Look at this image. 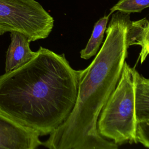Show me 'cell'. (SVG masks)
I'll return each mask as SVG.
<instances>
[{
    "instance_id": "obj_1",
    "label": "cell",
    "mask_w": 149,
    "mask_h": 149,
    "mask_svg": "<svg viewBox=\"0 0 149 149\" xmlns=\"http://www.w3.org/2000/svg\"><path fill=\"white\" fill-rule=\"evenodd\" d=\"M140 27V20L132 22L129 13L116 11L112 15L100 51L87 68L80 70L72 111L42 146L49 149L118 148L99 134L97 121L119 80L129 47L136 44Z\"/></svg>"
},
{
    "instance_id": "obj_2",
    "label": "cell",
    "mask_w": 149,
    "mask_h": 149,
    "mask_svg": "<svg viewBox=\"0 0 149 149\" xmlns=\"http://www.w3.org/2000/svg\"><path fill=\"white\" fill-rule=\"evenodd\" d=\"M80 72L64 54L40 47L27 63L0 75V112L40 136L49 134L75 105Z\"/></svg>"
},
{
    "instance_id": "obj_3",
    "label": "cell",
    "mask_w": 149,
    "mask_h": 149,
    "mask_svg": "<svg viewBox=\"0 0 149 149\" xmlns=\"http://www.w3.org/2000/svg\"><path fill=\"white\" fill-rule=\"evenodd\" d=\"M134 68L125 61L119 80L97 121L99 134L118 146L137 143Z\"/></svg>"
},
{
    "instance_id": "obj_4",
    "label": "cell",
    "mask_w": 149,
    "mask_h": 149,
    "mask_svg": "<svg viewBox=\"0 0 149 149\" xmlns=\"http://www.w3.org/2000/svg\"><path fill=\"white\" fill-rule=\"evenodd\" d=\"M54 23V18L36 0H0V35L18 31L34 41L47 38Z\"/></svg>"
},
{
    "instance_id": "obj_5",
    "label": "cell",
    "mask_w": 149,
    "mask_h": 149,
    "mask_svg": "<svg viewBox=\"0 0 149 149\" xmlns=\"http://www.w3.org/2000/svg\"><path fill=\"white\" fill-rule=\"evenodd\" d=\"M39 134L0 112V149H35L42 146Z\"/></svg>"
},
{
    "instance_id": "obj_6",
    "label": "cell",
    "mask_w": 149,
    "mask_h": 149,
    "mask_svg": "<svg viewBox=\"0 0 149 149\" xmlns=\"http://www.w3.org/2000/svg\"><path fill=\"white\" fill-rule=\"evenodd\" d=\"M10 43L6 52L5 72L15 69L29 61L36 51L30 48V41L23 33L18 31L10 32Z\"/></svg>"
},
{
    "instance_id": "obj_7",
    "label": "cell",
    "mask_w": 149,
    "mask_h": 149,
    "mask_svg": "<svg viewBox=\"0 0 149 149\" xmlns=\"http://www.w3.org/2000/svg\"><path fill=\"white\" fill-rule=\"evenodd\" d=\"M135 115L137 122L149 120V78L134 68Z\"/></svg>"
},
{
    "instance_id": "obj_8",
    "label": "cell",
    "mask_w": 149,
    "mask_h": 149,
    "mask_svg": "<svg viewBox=\"0 0 149 149\" xmlns=\"http://www.w3.org/2000/svg\"><path fill=\"white\" fill-rule=\"evenodd\" d=\"M111 14L104 15L94 24L91 37L85 48L80 51V57L88 59L97 54L102 42L104 34Z\"/></svg>"
},
{
    "instance_id": "obj_9",
    "label": "cell",
    "mask_w": 149,
    "mask_h": 149,
    "mask_svg": "<svg viewBox=\"0 0 149 149\" xmlns=\"http://www.w3.org/2000/svg\"><path fill=\"white\" fill-rule=\"evenodd\" d=\"M149 7V0H119L110 9V14L118 11L125 13L140 12Z\"/></svg>"
},
{
    "instance_id": "obj_10",
    "label": "cell",
    "mask_w": 149,
    "mask_h": 149,
    "mask_svg": "<svg viewBox=\"0 0 149 149\" xmlns=\"http://www.w3.org/2000/svg\"><path fill=\"white\" fill-rule=\"evenodd\" d=\"M136 45L141 46V49L139 54V60L143 63L148 56L147 51L149 48V20H146L140 33L136 40Z\"/></svg>"
},
{
    "instance_id": "obj_11",
    "label": "cell",
    "mask_w": 149,
    "mask_h": 149,
    "mask_svg": "<svg viewBox=\"0 0 149 149\" xmlns=\"http://www.w3.org/2000/svg\"><path fill=\"white\" fill-rule=\"evenodd\" d=\"M136 140L137 143L149 148V120L137 122Z\"/></svg>"
},
{
    "instance_id": "obj_12",
    "label": "cell",
    "mask_w": 149,
    "mask_h": 149,
    "mask_svg": "<svg viewBox=\"0 0 149 149\" xmlns=\"http://www.w3.org/2000/svg\"><path fill=\"white\" fill-rule=\"evenodd\" d=\"M147 54H148V55H149V48H148V51H147Z\"/></svg>"
}]
</instances>
